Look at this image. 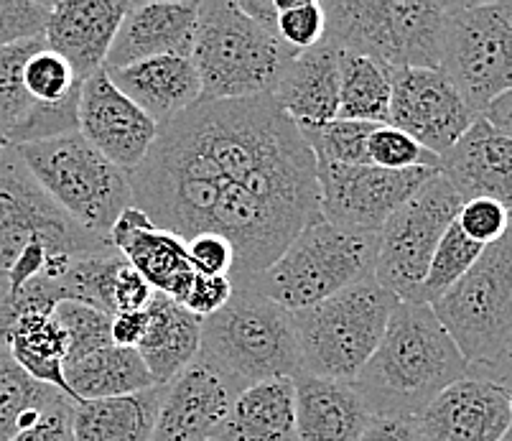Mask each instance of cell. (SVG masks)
<instances>
[{
    "instance_id": "1",
    "label": "cell",
    "mask_w": 512,
    "mask_h": 441,
    "mask_svg": "<svg viewBox=\"0 0 512 441\" xmlns=\"http://www.w3.org/2000/svg\"><path fill=\"white\" fill-rule=\"evenodd\" d=\"M130 187L158 230L184 243L222 235L235 253V289L321 217L314 153L271 95L197 102L161 125Z\"/></svg>"
},
{
    "instance_id": "2",
    "label": "cell",
    "mask_w": 512,
    "mask_h": 441,
    "mask_svg": "<svg viewBox=\"0 0 512 441\" xmlns=\"http://www.w3.org/2000/svg\"><path fill=\"white\" fill-rule=\"evenodd\" d=\"M472 373L431 306L398 301L383 340L352 385L375 416H413Z\"/></svg>"
},
{
    "instance_id": "3",
    "label": "cell",
    "mask_w": 512,
    "mask_h": 441,
    "mask_svg": "<svg viewBox=\"0 0 512 441\" xmlns=\"http://www.w3.org/2000/svg\"><path fill=\"white\" fill-rule=\"evenodd\" d=\"M431 311L474 375L512 388V225Z\"/></svg>"
},
{
    "instance_id": "4",
    "label": "cell",
    "mask_w": 512,
    "mask_h": 441,
    "mask_svg": "<svg viewBox=\"0 0 512 441\" xmlns=\"http://www.w3.org/2000/svg\"><path fill=\"white\" fill-rule=\"evenodd\" d=\"M296 51L250 21L237 0H204L197 11L192 62L202 82L199 102L273 95Z\"/></svg>"
},
{
    "instance_id": "5",
    "label": "cell",
    "mask_w": 512,
    "mask_h": 441,
    "mask_svg": "<svg viewBox=\"0 0 512 441\" xmlns=\"http://www.w3.org/2000/svg\"><path fill=\"white\" fill-rule=\"evenodd\" d=\"M444 0H329L324 41L390 69H441Z\"/></svg>"
},
{
    "instance_id": "6",
    "label": "cell",
    "mask_w": 512,
    "mask_h": 441,
    "mask_svg": "<svg viewBox=\"0 0 512 441\" xmlns=\"http://www.w3.org/2000/svg\"><path fill=\"white\" fill-rule=\"evenodd\" d=\"M395 306L390 291L365 278L321 304L291 311L301 373L352 383L375 355Z\"/></svg>"
},
{
    "instance_id": "7",
    "label": "cell",
    "mask_w": 512,
    "mask_h": 441,
    "mask_svg": "<svg viewBox=\"0 0 512 441\" xmlns=\"http://www.w3.org/2000/svg\"><path fill=\"white\" fill-rule=\"evenodd\" d=\"M375 250L377 235L344 232L319 217L240 289L255 291L286 311L309 309L365 278H375Z\"/></svg>"
},
{
    "instance_id": "8",
    "label": "cell",
    "mask_w": 512,
    "mask_h": 441,
    "mask_svg": "<svg viewBox=\"0 0 512 441\" xmlns=\"http://www.w3.org/2000/svg\"><path fill=\"white\" fill-rule=\"evenodd\" d=\"M199 357L240 388L301 373L291 311L248 289H235L220 311L202 319Z\"/></svg>"
},
{
    "instance_id": "9",
    "label": "cell",
    "mask_w": 512,
    "mask_h": 441,
    "mask_svg": "<svg viewBox=\"0 0 512 441\" xmlns=\"http://www.w3.org/2000/svg\"><path fill=\"white\" fill-rule=\"evenodd\" d=\"M26 169L82 230L110 240V230L133 204L130 174L107 161L82 133L16 146Z\"/></svg>"
},
{
    "instance_id": "10",
    "label": "cell",
    "mask_w": 512,
    "mask_h": 441,
    "mask_svg": "<svg viewBox=\"0 0 512 441\" xmlns=\"http://www.w3.org/2000/svg\"><path fill=\"white\" fill-rule=\"evenodd\" d=\"M31 245H41L57 258L115 250L110 240L82 230L64 215L26 169L16 146L0 141V278Z\"/></svg>"
},
{
    "instance_id": "11",
    "label": "cell",
    "mask_w": 512,
    "mask_h": 441,
    "mask_svg": "<svg viewBox=\"0 0 512 441\" xmlns=\"http://www.w3.org/2000/svg\"><path fill=\"white\" fill-rule=\"evenodd\" d=\"M441 72L477 115L512 90V3H451Z\"/></svg>"
},
{
    "instance_id": "12",
    "label": "cell",
    "mask_w": 512,
    "mask_h": 441,
    "mask_svg": "<svg viewBox=\"0 0 512 441\" xmlns=\"http://www.w3.org/2000/svg\"><path fill=\"white\" fill-rule=\"evenodd\" d=\"M462 204V197L436 171L377 232L372 276L395 299L416 304L431 258Z\"/></svg>"
},
{
    "instance_id": "13",
    "label": "cell",
    "mask_w": 512,
    "mask_h": 441,
    "mask_svg": "<svg viewBox=\"0 0 512 441\" xmlns=\"http://www.w3.org/2000/svg\"><path fill=\"white\" fill-rule=\"evenodd\" d=\"M436 171L439 169L388 171L372 164H316L319 212L329 225L344 232L377 235Z\"/></svg>"
},
{
    "instance_id": "14",
    "label": "cell",
    "mask_w": 512,
    "mask_h": 441,
    "mask_svg": "<svg viewBox=\"0 0 512 441\" xmlns=\"http://www.w3.org/2000/svg\"><path fill=\"white\" fill-rule=\"evenodd\" d=\"M477 118L441 69H393L388 125L439 159L456 146Z\"/></svg>"
},
{
    "instance_id": "15",
    "label": "cell",
    "mask_w": 512,
    "mask_h": 441,
    "mask_svg": "<svg viewBox=\"0 0 512 441\" xmlns=\"http://www.w3.org/2000/svg\"><path fill=\"white\" fill-rule=\"evenodd\" d=\"M79 133L125 174H133L151 151L158 125L128 100L105 69L87 77L79 92Z\"/></svg>"
},
{
    "instance_id": "16",
    "label": "cell",
    "mask_w": 512,
    "mask_h": 441,
    "mask_svg": "<svg viewBox=\"0 0 512 441\" xmlns=\"http://www.w3.org/2000/svg\"><path fill=\"white\" fill-rule=\"evenodd\" d=\"M423 441H500L512 426L510 385L469 373L416 416Z\"/></svg>"
},
{
    "instance_id": "17",
    "label": "cell",
    "mask_w": 512,
    "mask_h": 441,
    "mask_svg": "<svg viewBox=\"0 0 512 441\" xmlns=\"http://www.w3.org/2000/svg\"><path fill=\"white\" fill-rule=\"evenodd\" d=\"M240 391L235 380L197 355L164 385L151 441H209Z\"/></svg>"
},
{
    "instance_id": "18",
    "label": "cell",
    "mask_w": 512,
    "mask_h": 441,
    "mask_svg": "<svg viewBox=\"0 0 512 441\" xmlns=\"http://www.w3.org/2000/svg\"><path fill=\"white\" fill-rule=\"evenodd\" d=\"M197 11L199 3L192 0L130 3L110 46L105 69H120L156 57H192Z\"/></svg>"
},
{
    "instance_id": "19",
    "label": "cell",
    "mask_w": 512,
    "mask_h": 441,
    "mask_svg": "<svg viewBox=\"0 0 512 441\" xmlns=\"http://www.w3.org/2000/svg\"><path fill=\"white\" fill-rule=\"evenodd\" d=\"M130 0H64L51 3L44 41L72 64L79 82L105 69Z\"/></svg>"
},
{
    "instance_id": "20",
    "label": "cell",
    "mask_w": 512,
    "mask_h": 441,
    "mask_svg": "<svg viewBox=\"0 0 512 441\" xmlns=\"http://www.w3.org/2000/svg\"><path fill=\"white\" fill-rule=\"evenodd\" d=\"M439 174L454 192L469 199H492L512 220V138L495 131L479 115L451 151L439 159Z\"/></svg>"
},
{
    "instance_id": "21",
    "label": "cell",
    "mask_w": 512,
    "mask_h": 441,
    "mask_svg": "<svg viewBox=\"0 0 512 441\" xmlns=\"http://www.w3.org/2000/svg\"><path fill=\"white\" fill-rule=\"evenodd\" d=\"M110 243L151 283L153 291L181 304L197 276L186 255L184 240L158 230L138 207H130L110 230Z\"/></svg>"
},
{
    "instance_id": "22",
    "label": "cell",
    "mask_w": 512,
    "mask_h": 441,
    "mask_svg": "<svg viewBox=\"0 0 512 441\" xmlns=\"http://www.w3.org/2000/svg\"><path fill=\"white\" fill-rule=\"evenodd\" d=\"M339 85L342 51L334 49L329 41H321L314 49L296 51L288 59L271 97L296 128H319L337 120Z\"/></svg>"
},
{
    "instance_id": "23",
    "label": "cell",
    "mask_w": 512,
    "mask_h": 441,
    "mask_svg": "<svg viewBox=\"0 0 512 441\" xmlns=\"http://www.w3.org/2000/svg\"><path fill=\"white\" fill-rule=\"evenodd\" d=\"M105 74L158 128L194 108L202 97V82L192 57H156L105 69Z\"/></svg>"
},
{
    "instance_id": "24",
    "label": "cell",
    "mask_w": 512,
    "mask_h": 441,
    "mask_svg": "<svg viewBox=\"0 0 512 441\" xmlns=\"http://www.w3.org/2000/svg\"><path fill=\"white\" fill-rule=\"evenodd\" d=\"M296 388V441H357L375 419L352 383L299 373Z\"/></svg>"
},
{
    "instance_id": "25",
    "label": "cell",
    "mask_w": 512,
    "mask_h": 441,
    "mask_svg": "<svg viewBox=\"0 0 512 441\" xmlns=\"http://www.w3.org/2000/svg\"><path fill=\"white\" fill-rule=\"evenodd\" d=\"M209 441H296L293 378L245 385Z\"/></svg>"
},
{
    "instance_id": "26",
    "label": "cell",
    "mask_w": 512,
    "mask_h": 441,
    "mask_svg": "<svg viewBox=\"0 0 512 441\" xmlns=\"http://www.w3.org/2000/svg\"><path fill=\"white\" fill-rule=\"evenodd\" d=\"M148 311V329L138 342V355L151 370L158 385H166L197 360L202 342V319L186 311L179 301L153 291Z\"/></svg>"
},
{
    "instance_id": "27",
    "label": "cell",
    "mask_w": 512,
    "mask_h": 441,
    "mask_svg": "<svg viewBox=\"0 0 512 441\" xmlns=\"http://www.w3.org/2000/svg\"><path fill=\"white\" fill-rule=\"evenodd\" d=\"M164 385H153L133 396L74 401V441H151Z\"/></svg>"
},
{
    "instance_id": "28",
    "label": "cell",
    "mask_w": 512,
    "mask_h": 441,
    "mask_svg": "<svg viewBox=\"0 0 512 441\" xmlns=\"http://www.w3.org/2000/svg\"><path fill=\"white\" fill-rule=\"evenodd\" d=\"M64 383L72 401L133 396L158 385L138 350L110 345L64 368Z\"/></svg>"
},
{
    "instance_id": "29",
    "label": "cell",
    "mask_w": 512,
    "mask_h": 441,
    "mask_svg": "<svg viewBox=\"0 0 512 441\" xmlns=\"http://www.w3.org/2000/svg\"><path fill=\"white\" fill-rule=\"evenodd\" d=\"M41 46H46L44 36L0 49V141L8 146H26L34 141V123L41 105L23 87V67Z\"/></svg>"
},
{
    "instance_id": "30",
    "label": "cell",
    "mask_w": 512,
    "mask_h": 441,
    "mask_svg": "<svg viewBox=\"0 0 512 441\" xmlns=\"http://www.w3.org/2000/svg\"><path fill=\"white\" fill-rule=\"evenodd\" d=\"M390 97H393V69L360 54H342L337 118L388 125Z\"/></svg>"
},
{
    "instance_id": "31",
    "label": "cell",
    "mask_w": 512,
    "mask_h": 441,
    "mask_svg": "<svg viewBox=\"0 0 512 441\" xmlns=\"http://www.w3.org/2000/svg\"><path fill=\"white\" fill-rule=\"evenodd\" d=\"M62 398L69 396L23 373L8 347L0 345V441H11L18 431L34 426Z\"/></svg>"
},
{
    "instance_id": "32",
    "label": "cell",
    "mask_w": 512,
    "mask_h": 441,
    "mask_svg": "<svg viewBox=\"0 0 512 441\" xmlns=\"http://www.w3.org/2000/svg\"><path fill=\"white\" fill-rule=\"evenodd\" d=\"M377 125L360 120H332L319 128H299L316 164L367 166V138Z\"/></svg>"
},
{
    "instance_id": "33",
    "label": "cell",
    "mask_w": 512,
    "mask_h": 441,
    "mask_svg": "<svg viewBox=\"0 0 512 441\" xmlns=\"http://www.w3.org/2000/svg\"><path fill=\"white\" fill-rule=\"evenodd\" d=\"M482 250V245L472 243L454 222L444 232V238H441L439 248H436L434 258H431V266H428L426 278L421 283L416 304L431 306L434 301H439L474 266V261L482 255Z\"/></svg>"
},
{
    "instance_id": "34",
    "label": "cell",
    "mask_w": 512,
    "mask_h": 441,
    "mask_svg": "<svg viewBox=\"0 0 512 441\" xmlns=\"http://www.w3.org/2000/svg\"><path fill=\"white\" fill-rule=\"evenodd\" d=\"M54 317L67 337V352H64V368L82 357L113 345V317L92 306L77 304V301H62L54 306Z\"/></svg>"
},
{
    "instance_id": "35",
    "label": "cell",
    "mask_w": 512,
    "mask_h": 441,
    "mask_svg": "<svg viewBox=\"0 0 512 441\" xmlns=\"http://www.w3.org/2000/svg\"><path fill=\"white\" fill-rule=\"evenodd\" d=\"M23 87L39 105H59L82 92V82L72 64L49 46H41L29 57L23 67Z\"/></svg>"
},
{
    "instance_id": "36",
    "label": "cell",
    "mask_w": 512,
    "mask_h": 441,
    "mask_svg": "<svg viewBox=\"0 0 512 441\" xmlns=\"http://www.w3.org/2000/svg\"><path fill=\"white\" fill-rule=\"evenodd\" d=\"M367 161L372 166L388 171L406 169H439V156L418 146L411 136L393 128V125H377L367 138Z\"/></svg>"
},
{
    "instance_id": "37",
    "label": "cell",
    "mask_w": 512,
    "mask_h": 441,
    "mask_svg": "<svg viewBox=\"0 0 512 441\" xmlns=\"http://www.w3.org/2000/svg\"><path fill=\"white\" fill-rule=\"evenodd\" d=\"M278 39L293 51L314 49L327 34V16L316 0H276Z\"/></svg>"
},
{
    "instance_id": "38",
    "label": "cell",
    "mask_w": 512,
    "mask_h": 441,
    "mask_svg": "<svg viewBox=\"0 0 512 441\" xmlns=\"http://www.w3.org/2000/svg\"><path fill=\"white\" fill-rule=\"evenodd\" d=\"M49 11V0H0V49L44 36Z\"/></svg>"
},
{
    "instance_id": "39",
    "label": "cell",
    "mask_w": 512,
    "mask_h": 441,
    "mask_svg": "<svg viewBox=\"0 0 512 441\" xmlns=\"http://www.w3.org/2000/svg\"><path fill=\"white\" fill-rule=\"evenodd\" d=\"M456 225L472 243L487 248V245L497 243L510 230L512 220L502 204L479 197L462 204V210L456 215Z\"/></svg>"
},
{
    "instance_id": "40",
    "label": "cell",
    "mask_w": 512,
    "mask_h": 441,
    "mask_svg": "<svg viewBox=\"0 0 512 441\" xmlns=\"http://www.w3.org/2000/svg\"><path fill=\"white\" fill-rule=\"evenodd\" d=\"M186 255H189L194 273H202V276L230 278L232 266H235L232 245L222 235H214V232H204V235L189 240Z\"/></svg>"
},
{
    "instance_id": "41",
    "label": "cell",
    "mask_w": 512,
    "mask_h": 441,
    "mask_svg": "<svg viewBox=\"0 0 512 441\" xmlns=\"http://www.w3.org/2000/svg\"><path fill=\"white\" fill-rule=\"evenodd\" d=\"M235 294V286H232L230 278L225 276H202L197 273L186 291V296L181 299V306L186 311H192L194 317L207 319L212 317L214 311H220L227 301Z\"/></svg>"
},
{
    "instance_id": "42",
    "label": "cell",
    "mask_w": 512,
    "mask_h": 441,
    "mask_svg": "<svg viewBox=\"0 0 512 441\" xmlns=\"http://www.w3.org/2000/svg\"><path fill=\"white\" fill-rule=\"evenodd\" d=\"M72 406V398H62V401H59L57 406H51L34 426L18 431L11 441H74Z\"/></svg>"
},
{
    "instance_id": "43",
    "label": "cell",
    "mask_w": 512,
    "mask_h": 441,
    "mask_svg": "<svg viewBox=\"0 0 512 441\" xmlns=\"http://www.w3.org/2000/svg\"><path fill=\"white\" fill-rule=\"evenodd\" d=\"M153 289L151 283L136 271V268L125 263L118 273V281H115L113 301H115V314L118 311H141L146 309L148 301H151Z\"/></svg>"
},
{
    "instance_id": "44",
    "label": "cell",
    "mask_w": 512,
    "mask_h": 441,
    "mask_svg": "<svg viewBox=\"0 0 512 441\" xmlns=\"http://www.w3.org/2000/svg\"><path fill=\"white\" fill-rule=\"evenodd\" d=\"M357 441H423L413 416H375Z\"/></svg>"
},
{
    "instance_id": "45",
    "label": "cell",
    "mask_w": 512,
    "mask_h": 441,
    "mask_svg": "<svg viewBox=\"0 0 512 441\" xmlns=\"http://www.w3.org/2000/svg\"><path fill=\"white\" fill-rule=\"evenodd\" d=\"M148 329V311H118L113 317V345L136 350Z\"/></svg>"
},
{
    "instance_id": "46",
    "label": "cell",
    "mask_w": 512,
    "mask_h": 441,
    "mask_svg": "<svg viewBox=\"0 0 512 441\" xmlns=\"http://www.w3.org/2000/svg\"><path fill=\"white\" fill-rule=\"evenodd\" d=\"M237 8H240V11L245 13L250 21H255L258 26H263V29L278 34L276 31V23H278L276 0H237Z\"/></svg>"
},
{
    "instance_id": "47",
    "label": "cell",
    "mask_w": 512,
    "mask_h": 441,
    "mask_svg": "<svg viewBox=\"0 0 512 441\" xmlns=\"http://www.w3.org/2000/svg\"><path fill=\"white\" fill-rule=\"evenodd\" d=\"M482 118L495 128V131L505 133L507 138H512V90L505 92L502 97H497L490 108L484 110Z\"/></svg>"
},
{
    "instance_id": "48",
    "label": "cell",
    "mask_w": 512,
    "mask_h": 441,
    "mask_svg": "<svg viewBox=\"0 0 512 441\" xmlns=\"http://www.w3.org/2000/svg\"><path fill=\"white\" fill-rule=\"evenodd\" d=\"M500 441H512V426H510V429H507V434L505 436H502V439Z\"/></svg>"
},
{
    "instance_id": "49",
    "label": "cell",
    "mask_w": 512,
    "mask_h": 441,
    "mask_svg": "<svg viewBox=\"0 0 512 441\" xmlns=\"http://www.w3.org/2000/svg\"><path fill=\"white\" fill-rule=\"evenodd\" d=\"M510 413H512V388H510Z\"/></svg>"
}]
</instances>
